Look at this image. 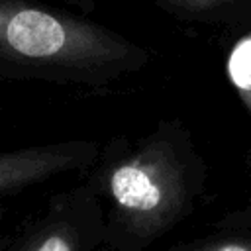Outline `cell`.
I'll return each mask as SVG.
<instances>
[{"label":"cell","mask_w":251,"mask_h":251,"mask_svg":"<svg viewBox=\"0 0 251 251\" xmlns=\"http://www.w3.org/2000/svg\"><path fill=\"white\" fill-rule=\"evenodd\" d=\"M69 2H73V4H82V0H69Z\"/></svg>","instance_id":"9c48e42d"},{"label":"cell","mask_w":251,"mask_h":251,"mask_svg":"<svg viewBox=\"0 0 251 251\" xmlns=\"http://www.w3.org/2000/svg\"><path fill=\"white\" fill-rule=\"evenodd\" d=\"M100 196L106 245L139 251L192 214L206 186V163L190 129L165 120L135 141L108 145L88 178Z\"/></svg>","instance_id":"6da1fadb"},{"label":"cell","mask_w":251,"mask_h":251,"mask_svg":"<svg viewBox=\"0 0 251 251\" xmlns=\"http://www.w3.org/2000/svg\"><path fill=\"white\" fill-rule=\"evenodd\" d=\"M106 241L104 208L86 182L55 194L45 212L18 231L8 251H92Z\"/></svg>","instance_id":"3957f363"},{"label":"cell","mask_w":251,"mask_h":251,"mask_svg":"<svg viewBox=\"0 0 251 251\" xmlns=\"http://www.w3.org/2000/svg\"><path fill=\"white\" fill-rule=\"evenodd\" d=\"M167 251H251V231L237 227V233H235L233 227H229L227 233L194 239L190 243H182Z\"/></svg>","instance_id":"52a82bcc"},{"label":"cell","mask_w":251,"mask_h":251,"mask_svg":"<svg viewBox=\"0 0 251 251\" xmlns=\"http://www.w3.org/2000/svg\"><path fill=\"white\" fill-rule=\"evenodd\" d=\"M226 73L251 118V31L231 45L226 59Z\"/></svg>","instance_id":"5b68a950"},{"label":"cell","mask_w":251,"mask_h":251,"mask_svg":"<svg viewBox=\"0 0 251 251\" xmlns=\"http://www.w3.org/2000/svg\"><path fill=\"white\" fill-rule=\"evenodd\" d=\"M149 53L127 37L27 0H0V73L104 86L141 71Z\"/></svg>","instance_id":"7a4b0ae2"},{"label":"cell","mask_w":251,"mask_h":251,"mask_svg":"<svg viewBox=\"0 0 251 251\" xmlns=\"http://www.w3.org/2000/svg\"><path fill=\"white\" fill-rule=\"evenodd\" d=\"M226 226H229V227H239V229H245V231H251V208L231 214V216L226 220Z\"/></svg>","instance_id":"ba28073f"},{"label":"cell","mask_w":251,"mask_h":251,"mask_svg":"<svg viewBox=\"0 0 251 251\" xmlns=\"http://www.w3.org/2000/svg\"><path fill=\"white\" fill-rule=\"evenodd\" d=\"M100 155V145L90 139L6 151L0 155V194L8 198L55 175L92 167Z\"/></svg>","instance_id":"277c9868"},{"label":"cell","mask_w":251,"mask_h":251,"mask_svg":"<svg viewBox=\"0 0 251 251\" xmlns=\"http://www.w3.org/2000/svg\"><path fill=\"white\" fill-rule=\"evenodd\" d=\"M163 10L176 18L198 22H220L233 16L237 6L245 0H153Z\"/></svg>","instance_id":"8992f818"}]
</instances>
